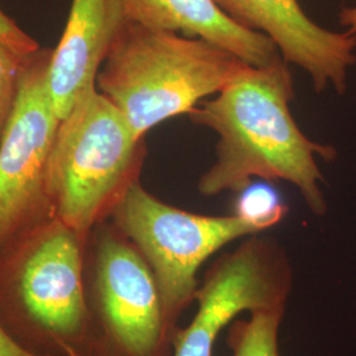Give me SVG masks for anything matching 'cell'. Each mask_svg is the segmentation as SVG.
Segmentation results:
<instances>
[{
    "label": "cell",
    "mask_w": 356,
    "mask_h": 356,
    "mask_svg": "<svg viewBox=\"0 0 356 356\" xmlns=\"http://www.w3.org/2000/svg\"><path fill=\"white\" fill-rule=\"evenodd\" d=\"M294 98L289 64L280 54L266 66H247L189 113L191 123L218 135L216 161L197 184L201 195L238 194L254 178L280 179L300 191L314 216L327 213L318 159L332 161L338 152L300 129L291 113Z\"/></svg>",
    "instance_id": "cell-1"
},
{
    "label": "cell",
    "mask_w": 356,
    "mask_h": 356,
    "mask_svg": "<svg viewBox=\"0 0 356 356\" xmlns=\"http://www.w3.org/2000/svg\"><path fill=\"white\" fill-rule=\"evenodd\" d=\"M0 356H48L41 355L19 343L0 322Z\"/></svg>",
    "instance_id": "cell-16"
},
{
    "label": "cell",
    "mask_w": 356,
    "mask_h": 356,
    "mask_svg": "<svg viewBox=\"0 0 356 356\" xmlns=\"http://www.w3.org/2000/svg\"><path fill=\"white\" fill-rule=\"evenodd\" d=\"M144 139L98 89L85 94L60 122L48 164L53 213L88 243L139 179Z\"/></svg>",
    "instance_id": "cell-4"
},
{
    "label": "cell",
    "mask_w": 356,
    "mask_h": 356,
    "mask_svg": "<svg viewBox=\"0 0 356 356\" xmlns=\"http://www.w3.org/2000/svg\"><path fill=\"white\" fill-rule=\"evenodd\" d=\"M124 4L131 23L202 38L254 67L280 56L270 38L234 22L214 0H124Z\"/></svg>",
    "instance_id": "cell-11"
},
{
    "label": "cell",
    "mask_w": 356,
    "mask_h": 356,
    "mask_svg": "<svg viewBox=\"0 0 356 356\" xmlns=\"http://www.w3.org/2000/svg\"><path fill=\"white\" fill-rule=\"evenodd\" d=\"M234 214L254 223L263 232L275 227L288 213L277 191L267 185H250L238 193Z\"/></svg>",
    "instance_id": "cell-13"
},
{
    "label": "cell",
    "mask_w": 356,
    "mask_h": 356,
    "mask_svg": "<svg viewBox=\"0 0 356 356\" xmlns=\"http://www.w3.org/2000/svg\"><path fill=\"white\" fill-rule=\"evenodd\" d=\"M238 24L270 38L281 57L310 76L314 90L347 89L356 64V38L313 22L298 0H214Z\"/></svg>",
    "instance_id": "cell-9"
},
{
    "label": "cell",
    "mask_w": 356,
    "mask_h": 356,
    "mask_svg": "<svg viewBox=\"0 0 356 356\" xmlns=\"http://www.w3.org/2000/svg\"><path fill=\"white\" fill-rule=\"evenodd\" d=\"M86 250L91 356H172L176 331L138 248L106 220L92 229Z\"/></svg>",
    "instance_id": "cell-6"
},
{
    "label": "cell",
    "mask_w": 356,
    "mask_h": 356,
    "mask_svg": "<svg viewBox=\"0 0 356 356\" xmlns=\"http://www.w3.org/2000/svg\"><path fill=\"white\" fill-rule=\"evenodd\" d=\"M26 57L0 42V139L13 114Z\"/></svg>",
    "instance_id": "cell-14"
},
{
    "label": "cell",
    "mask_w": 356,
    "mask_h": 356,
    "mask_svg": "<svg viewBox=\"0 0 356 356\" xmlns=\"http://www.w3.org/2000/svg\"><path fill=\"white\" fill-rule=\"evenodd\" d=\"M293 282L292 263L280 243L263 234L244 238L207 268L195 314L176 331L172 356H214L219 335L241 314L286 309Z\"/></svg>",
    "instance_id": "cell-8"
},
{
    "label": "cell",
    "mask_w": 356,
    "mask_h": 356,
    "mask_svg": "<svg viewBox=\"0 0 356 356\" xmlns=\"http://www.w3.org/2000/svg\"><path fill=\"white\" fill-rule=\"evenodd\" d=\"M110 219L151 268L166 322L175 331L195 302L198 272L204 263L235 241L264 234L235 214L202 216L165 204L139 179L128 188Z\"/></svg>",
    "instance_id": "cell-5"
},
{
    "label": "cell",
    "mask_w": 356,
    "mask_h": 356,
    "mask_svg": "<svg viewBox=\"0 0 356 356\" xmlns=\"http://www.w3.org/2000/svg\"><path fill=\"white\" fill-rule=\"evenodd\" d=\"M250 65L202 38L128 23L104 60L97 89L114 103L136 138L188 114Z\"/></svg>",
    "instance_id": "cell-3"
},
{
    "label": "cell",
    "mask_w": 356,
    "mask_h": 356,
    "mask_svg": "<svg viewBox=\"0 0 356 356\" xmlns=\"http://www.w3.org/2000/svg\"><path fill=\"white\" fill-rule=\"evenodd\" d=\"M86 244L53 218L0 252V322L28 350L91 356Z\"/></svg>",
    "instance_id": "cell-2"
},
{
    "label": "cell",
    "mask_w": 356,
    "mask_h": 356,
    "mask_svg": "<svg viewBox=\"0 0 356 356\" xmlns=\"http://www.w3.org/2000/svg\"><path fill=\"white\" fill-rule=\"evenodd\" d=\"M129 19L124 0H72L64 33L51 53L48 88L63 120L97 76Z\"/></svg>",
    "instance_id": "cell-10"
},
{
    "label": "cell",
    "mask_w": 356,
    "mask_h": 356,
    "mask_svg": "<svg viewBox=\"0 0 356 356\" xmlns=\"http://www.w3.org/2000/svg\"><path fill=\"white\" fill-rule=\"evenodd\" d=\"M51 49L26 56L13 114L0 139V252L54 216L48 164L60 116L48 88Z\"/></svg>",
    "instance_id": "cell-7"
},
{
    "label": "cell",
    "mask_w": 356,
    "mask_h": 356,
    "mask_svg": "<svg viewBox=\"0 0 356 356\" xmlns=\"http://www.w3.org/2000/svg\"><path fill=\"white\" fill-rule=\"evenodd\" d=\"M0 42L17 51L22 56H29L41 49L38 41L28 35L10 15L0 8Z\"/></svg>",
    "instance_id": "cell-15"
},
{
    "label": "cell",
    "mask_w": 356,
    "mask_h": 356,
    "mask_svg": "<svg viewBox=\"0 0 356 356\" xmlns=\"http://www.w3.org/2000/svg\"><path fill=\"white\" fill-rule=\"evenodd\" d=\"M339 24L343 26V31L356 38V0H353L351 6L342 8L339 13Z\"/></svg>",
    "instance_id": "cell-17"
},
{
    "label": "cell",
    "mask_w": 356,
    "mask_h": 356,
    "mask_svg": "<svg viewBox=\"0 0 356 356\" xmlns=\"http://www.w3.org/2000/svg\"><path fill=\"white\" fill-rule=\"evenodd\" d=\"M286 309L257 310L248 318H236L229 326L231 356H281L280 329Z\"/></svg>",
    "instance_id": "cell-12"
}]
</instances>
